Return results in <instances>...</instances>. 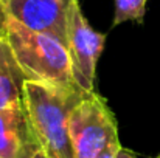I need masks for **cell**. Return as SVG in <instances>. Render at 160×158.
Segmentation results:
<instances>
[{
  "label": "cell",
  "mask_w": 160,
  "mask_h": 158,
  "mask_svg": "<svg viewBox=\"0 0 160 158\" xmlns=\"http://www.w3.org/2000/svg\"><path fill=\"white\" fill-rule=\"evenodd\" d=\"M6 39L28 81L78 87L72 74L68 48L64 42L53 36L33 31L9 16L6 20Z\"/></svg>",
  "instance_id": "7a4b0ae2"
},
{
  "label": "cell",
  "mask_w": 160,
  "mask_h": 158,
  "mask_svg": "<svg viewBox=\"0 0 160 158\" xmlns=\"http://www.w3.org/2000/svg\"><path fill=\"white\" fill-rule=\"evenodd\" d=\"M109 158H137L132 152H129V151H126L124 147H121L115 155H112V157H109Z\"/></svg>",
  "instance_id": "30bf717a"
},
{
  "label": "cell",
  "mask_w": 160,
  "mask_h": 158,
  "mask_svg": "<svg viewBox=\"0 0 160 158\" xmlns=\"http://www.w3.org/2000/svg\"><path fill=\"white\" fill-rule=\"evenodd\" d=\"M106 45V34L92 28L87 22L79 2L75 0L68 11L67 48L72 60V74L75 84L86 93L95 92L97 64Z\"/></svg>",
  "instance_id": "277c9868"
},
{
  "label": "cell",
  "mask_w": 160,
  "mask_h": 158,
  "mask_svg": "<svg viewBox=\"0 0 160 158\" xmlns=\"http://www.w3.org/2000/svg\"><path fill=\"white\" fill-rule=\"evenodd\" d=\"M0 3H2V5H5V3H6V0H0Z\"/></svg>",
  "instance_id": "7c38bea8"
},
{
  "label": "cell",
  "mask_w": 160,
  "mask_h": 158,
  "mask_svg": "<svg viewBox=\"0 0 160 158\" xmlns=\"http://www.w3.org/2000/svg\"><path fill=\"white\" fill-rule=\"evenodd\" d=\"M6 20H8V12L5 5L0 3V37L6 36Z\"/></svg>",
  "instance_id": "9c48e42d"
},
{
  "label": "cell",
  "mask_w": 160,
  "mask_h": 158,
  "mask_svg": "<svg viewBox=\"0 0 160 158\" xmlns=\"http://www.w3.org/2000/svg\"><path fill=\"white\" fill-rule=\"evenodd\" d=\"M68 135L75 158H109L123 147L115 115L95 92L84 95L72 110Z\"/></svg>",
  "instance_id": "3957f363"
},
{
  "label": "cell",
  "mask_w": 160,
  "mask_h": 158,
  "mask_svg": "<svg viewBox=\"0 0 160 158\" xmlns=\"http://www.w3.org/2000/svg\"><path fill=\"white\" fill-rule=\"evenodd\" d=\"M27 81L6 36L0 37V108L23 104Z\"/></svg>",
  "instance_id": "52a82bcc"
},
{
  "label": "cell",
  "mask_w": 160,
  "mask_h": 158,
  "mask_svg": "<svg viewBox=\"0 0 160 158\" xmlns=\"http://www.w3.org/2000/svg\"><path fill=\"white\" fill-rule=\"evenodd\" d=\"M148 0H115L112 26H118L124 22L142 23L146 14Z\"/></svg>",
  "instance_id": "ba28073f"
},
{
  "label": "cell",
  "mask_w": 160,
  "mask_h": 158,
  "mask_svg": "<svg viewBox=\"0 0 160 158\" xmlns=\"http://www.w3.org/2000/svg\"><path fill=\"white\" fill-rule=\"evenodd\" d=\"M84 95L87 93L78 87L27 81L23 103L42 151L50 158H75L68 135V119Z\"/></svg>",
  "instance_id": "6da1fadb"
},
{
  "label": "cell",
  "mask_w": 160,
  "mask_h": 158,
  "mask_svg": "<svg viewBox=\"0 0 160 158\" xmlns=\"http://www.w3.org/2000/svg\"><path fill=\"white\" fill-rule=\"evenodd\" d=\"M154 158H160V154H159V155H157V157H154Z\"/></svg>",
  "instance_id": "4fadbf2b"
},
{
  "label": "cell",
  "mask_w": 160,
  "mask_h": 158,
  "mask_svg": "<svg viewBox=\"0 0 160 158\" xmlns=\"http://www.w3.org/2000/svg\"><path fill=\"white\" fill-rule=\"evenodd\" d=\"M75 0H6L9 17L23 26L53 36L67 45L68 11Z\"/></svg>",
  "instance_id": "5b68a950"
},
{
  "label": "cell",
  "mask_w": 160,
  "mask_h": 158,
  "mask_svg": "<svg viewBox=\"0 0 160 158\" xmlns=\"http://www.w3.org/2000/svg\"><path fill=\"white\" fill-rule=\"evenodd\" d=\"M33 158H50V157L47 155V152H45V151H41V152H38Z\"/></svg>",
  "instance_id": "8fae6325"
},
{
  "label": "cell",
  "mask_w": 160,
  "mask_h": 158,
  "mask_svg": "<svg viewBox=\"0 0 160 158\" xmlns=\"http://www.w3.org/2000/svg\"><path fill=\"white\" fill-rule=\"evenodd\" d=\"M41 151L25 103L0 108V158H33Z\"/></svg>",
  "instance_id": "8992f818"
}]
</instances>
